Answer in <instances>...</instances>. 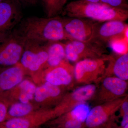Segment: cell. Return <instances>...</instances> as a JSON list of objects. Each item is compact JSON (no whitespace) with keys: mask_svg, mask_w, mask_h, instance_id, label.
<instances>
[{"mask_svg":"<svg viewBox=\"0 0 128 128\" xmlns=\"http://www.w3.org/2000/svg\"><path fill=\"white\" fill-rule=\"evenodd\" d=\"M12 32L25 41L41 44L72 40L64 29L62 18L59 16L22 18Z\"/></svg>","mask_w":128,"mask_h":128,"instance_id":"obj_1","label":"cell"},{"mask_svg":"<svg viewBox=\"0 0 128 128\" xmlns=\"http://www.w3.org/2000/svg\"><path fill=\"white\" fill-rule=\"evenodd\" d=\"M62 16L90 19L104 22L110 20L125 22L128 18V10L110 6L102 3L74 0L66 4Z\"/></svg>","mask_w":128,"mask_h":128,"instance_id":"obj_2","label":"cell"},{"mask_svg":"<svg viewBox=\"0 0 128 128\" xmlns=\"http://www.w3.org/2000/svg\"><path fill=\"white\" fill-rule=\"evenodd\" d=\"M110 55L98 58L82 60L76 63L74 66L75 82L83 85L97 84L105 74Z\"/></svg>","mask_w":128,"mask_h":128,"instance_id":"obj_3","label":"cell"},{"mask_svg":"<svg viewBox=\"0 0 128 128\" xmlns=\"http://www.w3.org/2000/svg\"><path fill=\"white\" fill-rule=\"evenodd\" d=\"M64 44L66 56L69 62L76 63L82 60L98 58L108 54L106 46L95 41L72 40Z\"/></svg>","mask_w":128,"mask_h":128,"instance_id":"obj_4","label":"cell"},{"mask_svg":"<svg viewBox=\"0 0 128 128\" xmlns=\"http://www.w3.org/2000/svg\"><path fill=\"white\" fill-rule=\"evenodd\" d=\"M98 83H100V85L98 86L97 85L96 93L91 99L96 104L107 102L127 96V81L114 76H107L102 78Z\"/></svg>","mask_w":128,"mask_h":128,"instance_id":"obj_5","label":"cell"},{"mask_svg":"<svg viewBox=\"0 0 128 128\" xmlns=\"http://www.w3.org/2000/svg\"><path fill=\"white\" fill-rule=\"evenodd\" d=\"M62 20L64 29L71 39L83 42L93 41L100 22L88 18L66 16Z\"/></svg>","mask_w":128,"mask_h":128,"instance_id":"obj_6","label":"cell"},{"mask_svg":"<svg viewBox=\"0 0 128 128\" xmlns=\"http://www.w3.org/2000/svg\"><path fill=\"white\" fill-rule=\"evenodd\" d=\"M21 4L18 0L0 3V41L8 36L22 19Z\"/></svg>","mask_w":128,"mask_h":128,"instance_id":"obj_7","label":"cell"},{"mask_svg":"<svg viewBox=\"0 0 128 128\" xmlns=\"http://www.w3.org/2000/svg\"><path fill=\"white\" fill-rule=\"evenodd\" d=\"M25 41L14 32L0 41V69L16 65L20 59Z\"/></svg>","mask_w":128,"mask_h":128,"instance_id":"obj_8","label":"cell"},{"mask_svg":"<svg viewBox=\"0 0 128 128\" xmlns=\"http://www.w3.org/2000/svg\"><path fill=\"white\" fill-rule=\"evenodd\" d=\"M47 44L25 41L20 60L22 67L30 71L36 72L46 64L48 58Z\"/></svg>","mask_w":128,"mask_h":128,"instance_id":"obj_9","label":"cell"},{"mask_svg":"<svg viewBox=\"0 0 128 128\" xmlns=\"http://www.w3.org/2000/svg\"><path fill=\"white\" fill-rule=\"evenodd\" d=\"M128 96L96 105L90 110L85 122L86 128L98 126L105 123L115 116Z\"/></svg>","mask_w":128,"mask_h":128,"instance_id":"obj_10","label":"cell"},{"mask_svg":"<svg viewBox=\"0 0 128 128\" xmlns=\"http://www.w3.org/2000/svg\"><path fill=\"white\" fill-rule=\"evenodd\" d=\"M128 25L124 22L110 20L98 23L93 41L106 46L111 41L128 37Z\"/></svg>","mask_w":128,"mask_h":128,"instance_id":"obj_11","label":"cell"},{"mask_svg":"<svg viewBox=\"0 0 128 128\" xmlns=\"http://www.w3.org/2000/svg\"><path fill=\"white\" fill-rule=\"evenodd\" d=\"M97 84L95 83L83 85L76 88L68 94L63 102L56 109L57 116L70 112L76 105L91 100L96 93Z\"/></svg>","mask_w":128,"mask_h":128,"instance_id":"obj_12","label":"cell"},{"mask_svg":"<svg viewBox=\"0 0 128 128\" xmlns=\"http://www.w3.org/2000/svg\"><path fill=\"white\" fill-rule=\"evenodd\" d=\"M45 79L46 82L56 86L73 85L74 66L66 60L57 66L49 67Z\"/></svg>","mask_w":128,"mask_h":128,"instance_id":"obj_13","label":"cell"},{"mask_svg":"<svg viewBox=\"0 0 128 128\" xmlns=\"http://www.w3.org/2000/svg\"><path fill=\"white\" fill-rule=\"evenodd\" d=\"M89 112L86 104H80L56 120L54 124L60 128H86L85 122Z\"/></svg>","mask_w":128,"mask_h":128,"instance_id":"obj_14","label":"cell"},{"mask_svg":"<svg viewBox=\"0 0 128 128\" xmlns=\"http://www.w3.org/2000/svg\"><path fill=\"white\" fill-rule=\"evenodd\" d=\"M114 76L124 80H128V54H111L103 77Z\"/></svg>","mask_w":128,"mask_h":128,"instance_id":"obj_15","label":"cell"},{"mask_svg":"<svg viewBox=\"0 0 128 128\" xmlns=\"http://www.w3.org/2000/svg\"><path fill=\"white\" fill-rule=\"evenodd\" d=\"M48 58L46 64L49 67L60 64L66 60L65 44L61 41H55L47 44Z\"/></svg>","mask_w":128,"mask_h":128,"instance_id":"obj_16","label":"cell"},{"mask_svg":"<svg viewBox=\"0 0 128 128\" xmlns=\"http://www.w3.org/2000/svg\"><path fill=\"white\" fill-rule=\"evenodd\" d=\"M61 92V90L59 86L46 82L41 86L36 88L34 94V99L38 102H42L46 99L58 97Z\"/></svg>","mask_w":128,"mask_h":128,"instance_id":"obj_17","label":"cell"},{"mask_svg":"<svg viewBox=\"0 0 128 128\" xmlns=\"http://www.w3.org/2000/svg\"><path fill=\"white\" fill-rule=\"evenodd\" d=\"M68 0H42L47 17L59 16L62 14Z\"/></svg>","mask_w":128,"mask_h":128,"instance_id":"obj_18","label":"cell"},{"mask_svg":"<svg viewBox=\"0 0 128 128\" xmlns=\"http://www.w3.org/2000/svg\"><path fill=\"white\" fill-rule=\"evenodd\" d=\"M32 110V107L29 103H15L9 109L6 120L13 118L25 116L30 113Z\"/></svg>","mask_w":128,"mask_h":128,"instance_id":"obj_19","label":"cell"},{"mask_svg":"<svg viewBox=\"0 0 128 128\" xmlns=\"http://www.w3.org/2000/svg\"><path fill=\"white\" fill-rule=\"evenodd\" d=\"M21 90L19 95V100L22 103H29V101L33 98L36 88L35 85L30 81L24 80L19 84Z\"/></svg>","mask_w":128,"mask_h":128,"instance_id":"obj_20","label":"cell"},{"mask_svg":"<svg viewBox=\"0 0 128 128\" xmlns=\"http://www.w3.org/2000/svg\"><path fill=\"white\" fill-rule=\"evenodd\" d=\"M128 37L118 38L110 42L108 44L116 54H124L128 53Z\"/></svg>","mask_w":128,"mask_h":128,"instance_id":"obj_21","label":"cell"},{"mask_svg":"<svg viewBox=\"0 0 128 128\" xmlns=\"http://www.w3.org/2000/svg\"><path fill=\"white\" fill-rule=\"evenodd\" d=\"M100 2L112 7L128 10L127 0H100Z\"/></svg>","mask_w":128,"mask_h":128,"instance_id":"obj_22","label":"cell"},{"mask_svg":"<svg viewBox=\"0 0 128 128\" xmlns=\"http://www.w3.org/2000/svg\"><path fill=\"white\" fill-rule=\"evenodd\" d=\"M120 109L121 110L120 115L122 118L121 128H122L128 124V97L122 103Z\"/></svg>","mask_w":128,"mask_h":128,"instance_id":"obj_23","label":"cell"},{"mask_svg":"<svg viewBox=\"0 0 128 128\" xmlns=\"http://www.w3.org/2000/svg\"><path fill=\"white\" fill-rule=\"evenodd\" d=\"M7 113L6 105L4 102L0 100V123L6 121Z\"/></svg>","mask_w":128,"mask_h":128,"instance_id":"obj_24","label":"cell"},{"mask_svg":"<svg viewBox=\"0 0 128 128\" xmlns=\"http://www.w3.org/2000/svg\"><path fill=\"white\" fill-rule=\"evenodd\" d=\"M115 117V116H114L105 123L99 126L86 128H114L115 127V121L116 120Z\"/></svg>","mask_w":128,"mask_h":128,"instance_id":"obj_25","label":"cell"},{"mask_svg":"<svg viewBox=\"0 0 128 128\" xmlns=\"http://www.w3.org/2000/svg\"><path fill=\"white\" fill-rule=\"evenodd\" d=\"M21 5L29 6H34L36 4L38 0H18Z\"/></svg>","mask_w":128,"mask_h":128,"instance_id":"obj_26","label":"cell"},{"mask_svg":"<svg viewBox=\"0 0 128 128\" xmlns=\"http://www.w3.org/2000/svg\"><path fill=\"white\" fill-rule=\"evenodd\" d=\"M76 0L85 1L90 2H101L100 0Z\"/></svg>","mask_w":128,"mask_h":128,"instance_id":"obj_27","label":"cell"},{"mask_svg":"<svg viewBox=\"0 0 128 128\" xmlns=\"http://www.w3.org/2000/svg\"><path fill=\"white\" fill-rule=\"evenodd\" d=\"M121 128H128V124H127L125 126H124L123 127Z\"/></svg>","mask_w":128,"mask_h":128,"instance_id":"obj_28","label":"cell"},{"mask_svg":"<svg viewBox=\"0 0 128 128\" xmlns=\"http://www.w3.org/2000/svg\"><path fill=\"white\" fill-rule=\"evenodd\" d=\"M4 0H0V3L2 2V1H3Z\"/></svg>","mask_w":128,"mask_h":128,"instance_id":"obj_29","label":"cell"}]
</instances>
